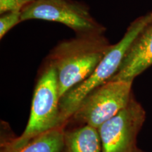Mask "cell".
Here are the masks:
<instances>
[{
    "instance_id": "7c38bea8",
    "label": "cell",
    "mask_w": 152,
    "mask_h": 152,
    "mask_svg": "<svg viewBox=\"0 0 152 152\" xmlns=\"http://www.w3.org/2000/svg\"><path fill=\"white\" fill-rule=\"evenodd\" d=\"M135 152H145V151H142V150H141V149H139V148H138V149L136 150V151H135Z\"/></svg>"
},
{
    "instance_id": "52a82bcc",
    "label": "cell",
    "mask_w": 152,
    "mask_h": 152,
    "mask_svg": "<svg viewBox=\"0 0 152 152\" xmlns=\"http://www.w3.org/2000/svg\"><path fill=\"white\" fill-rule=\"evenodd\" d=\"M152 65V21L137 36L119 70L110 80L133 82Z\"/></svg>"
},
{
    "instance_id": "277c9868",
    "label": "cell",
    "mask_w": 152,
    "mask_h": 152,
    "mask_svg": "<svg viewBox=\"0 0 152 152\" xmlns=\"http://www.w3.org/2000/svg\"><path fill=\"white\" fill-rule=\"evenodd\" d=\"M132 85L130 81H107L85 96L71 118L98 129L128 105L132 96Z\"/></svg>"
},
{
    "instance_id": "ba28073f",
    "label": "cell",
    "mask_w": 152,
    "mask_h": 152,
    "mask_svg": "<svg viewBox=\"0 0 152 152\" xmlns=\"http://www.w3.org/2000/svg\"><path fill=\"white\" fill-rule=\"evenodd\" d=\"M65 127H58L18 143L14 136L1 134L0 152H61Z\"/></svg>"
},
{
    "instance_id": "8992f818",
    "label": "cell",
    "mask_w": 152,
    "mask_h": 152,
    "mask_svg": "<svg viewBox=\"0 0 152 152\" xmlns=\"http://www.w3.org/2000/svg\"><path fill=\"white\" fill-rule=\"evenodd\" d=\"M145 118L144 108L132 96L124 109L98 128L102 152H135Z\"/></svg>"
},
{
    "instance_id": "9c48e42d",
    "label": "cell",
    "mask_w": 152,
    "mask_h": 152,
    "mask_svg": "<svg viewBox=\"0 0 152 152\" xmlns=\"http://www.w3.org/2000/svg\"><path fill=\"white\" fill-rule=\"evenodd\" d=\"M61 152H102L98 129L90 125H82L71 130H64Z\"/></svg>"
},
{
    "instance_id": "8fae6325",
    "label": "cell",
    "mask_w": 152,
    "mask_h": 152,
    "mask_svg": "<svg viewBox=\"0 0 152 152\" xmlns=\"http://www.w3.org/2000/svg\"><path fill=\"white\" fill-rule=\"evenodd\" d=\"M34 0H0V14L21 11L25 7Z\"/></svg>"
},
{
    "instance_id": "3957f363",
    "label": "cell",
    "mask_w": 152,
    "mask_h": 152,
    "mask_svg": "<svg viewBox=\"0 0 152 152\" xmlns=\"http://www.w3.org/2000/svg\"><path fill=\"white\" fill-rule=\"evenodd\" d=\"M60 99L56 71L47 64L34 90L28 124L21 135L14 136L15 141L22 143L52 129L63 127L60 125Z\"/></svg>"
},
{
    "instance_id": "5b68a950",
    "label": "cell",
    "mask_w": 152,
    "mask_h": 152,
    "mask_svg": "<svg viewBox=\"0 0 152 152\" xmlns=\"http://www.w3.org/2000/svg\"><path fill=\"white\" fill-rule=\"evenodd\" d=\"M39 19L60 23L77 35L104 34V28L80 4L71 0H34L21 11V20Z\"/></svg>"
},
{
    "instance_id": "30bf717a",
    "label": "cell",
    "mask_w": 152,
    "mask_h": 152,
    "mask_svg": "<svg viewBox=\"0 0 152 152\" xmlns=\"http://www.w3.org/2000/svg\"><path fill=\"white\" fill-rule=\"evenodd\" d=\"M22 22L21 11H11L1 14L0 17V37L4 36L14 28L15 26Z\"/></svg>"
},
{
    "instance_id": "6da1fadb",
    "label": "cell",
    "mask_w": 152,
    "mask_h": 152,
    "mask_svg": "<svg viewBox=\"0 0 152 152\" xmlns=\"http://www.w3.org/2000/svg\"><path fill=\"white\" fill-rule=\"evenodd\" d=\"M111 45L97 34L77 35L54 47L47 64L56 70L61 98L92 73Z\"/></svg>"
},
{
    "instance_id": "7a4b0ae2",
    "label": "cell",
    "mask_w": 152,
    "mask_h": 152,
    "mask_svg": "<svg viewBox=\"0 0 152 152\" xmlns=\"http://www.w3.org/2000/svg\"><path fill=\"white\" fill-rule=\"evenodd\" d=\"M152 21V12L136 19L129 26L122 39L112 45L97 67L84 81L66 93L60 99V125L66 126L77 107L90 93L109 81L116 74L131 45Z\"/></svg>"
}]
</instances>
